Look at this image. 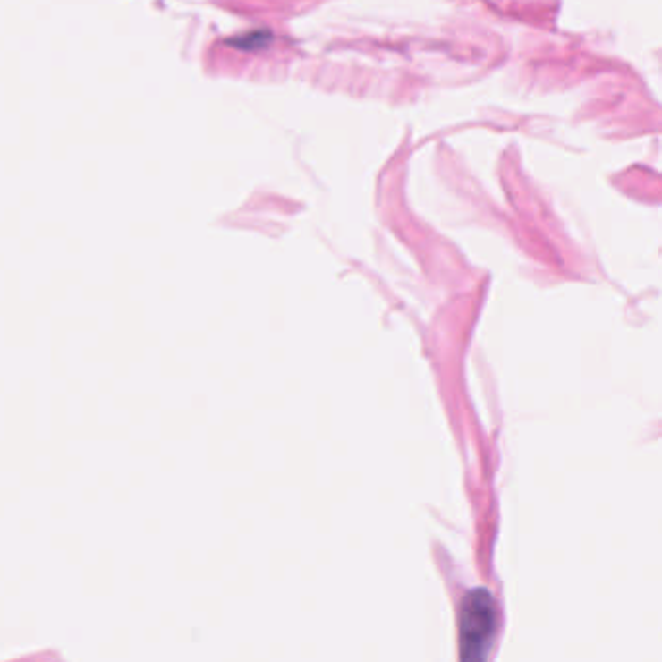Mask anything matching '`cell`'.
<instances>
[{
  "instance_id": "1",
  "label": "cell",
  "mask_w": 662,
  "mask_h": 662,
  "mask_svg": "<svg viewBox=\"0 0 662 662\" xmlns=\"http://www.w3.org/2000/svg\"><path fill=\"white\" fill-rule=\"evenodd\" d=\"M499 627L497 604L488 589L466 592L459 610V655L463 660H486Z\"/></svg>"
}]
</instances>
